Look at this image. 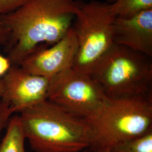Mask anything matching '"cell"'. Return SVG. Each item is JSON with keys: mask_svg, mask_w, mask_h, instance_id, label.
<instances>
[{"mask_svg": "<svg viewBox=\"0 0 152 152\" xmlns=\"http://www.w3.org/2000/svg\"><path fill=\"white\" fill-rule=\"evenodd\" d=\"M81 2L29 0L16 10L0 15L10 33L6 52L11 65L19 66L39 45L49 47L63 38L73 25Z\"/></svg>", "mask_w": 152, "mask_h": 152, "instance_id": "obj_1", "label": "cell"}, {"mask_svg": "<svg viewBox=\"0 0 152 152\" xmlns=\"http://www.w3.org/2000/svg\"><path fill=\"white\" fill-rule=\"evenodd\" d=\"M19 113L26 139L34 152H81L91 145L92 129L87 121L48 99Z\"/></svg>", "mask_w": 152, "mask_h": 152, "instance_id": "obj_2", "label": "cell"}, {"mask_svg": "<svg viewBox=\"0 0 152 152\" xmlns=\"http://www.w3.org/2000/svg\"><path fill=\"white\" fill-rule=\"evenodd\" d=\"M111 99L152 97V57L114 43L90 75Z\"/></svg>", "mask_w": 152, "mask_h": 152, "instance_id": "obj_3", "label": "cell"}, {"mask_svg": "<svg viewBox=\"0 0 152 152\" xmlns=\"http://www.w3.org/2000/svg\"><path fill=\"white\" fill-rule=\"evenodd\" d=\"M85 120L92 129L90 147L110 148L152 131V97L108 98L97 114Z\"/></svg>", "mask_w": 152, "mask_h": 152, "instance_id": "obj_4", "label": "cell"}, {"mask_svg": "<svg viewBox=\"0 0 152 152\" xmlns=\"http://www.w3.org/2000/svg\"><path fill=\"white\" fill-rule=\"evenodd\" d=\"M115 17L112 5L107 1L81 2L72 25L78 42L73 71L91 75L98 61L114 44Z\"/></svg>", "mask_w": 152, "mask_h": 152, "instance_id": "obj_5", "label": "cell"}, {"mask_svg": "<svg viewBox=\"0 0 152 152\" xmlns=\"http://www.w3.org/2000/svg\"><path fill=\"white\" fill-rule=\"evenodd\" d=\"M107 99L90 75L71 68L50 78L47 99L85 120L97 114Z\"/></svg>", "mask_w": 152, "mask_h": 152, "instance_id": "obj_6", "label": "cell"}, {"mask_svg": "<svg viewBox=\"0 0 152 152\" xmlns=\"http://www.w3.org/2000/svg\"><path fill=\"white\" fill-rule=\"evenodd\" d=\"M77 49V39L72 26L65 36L54 45L36 47L19 66L31 74L51 78L72 68Z\"/></svg>", "mask_w": 152, "mask_h": 152, "instance_id": "obj_7", "label": "cell"}, {"mask_svg": "<svg viewBox=\"0 0 152 152\" xmlns=\"http://www.w3.org/2000/svg\"><path fill=\"white\" fill-rule=\"evenodd\" d=\"M2 79L4 92L1 99L15 113L47 99L50 78L31 74L20 66L11 65Z\"/></svg>", "mask_w": 152, "mask_h": 152, "instance_id": "obj_8", "label": "cell"}, {"mask_svg": "<svg viewBox=\"0 0 152 152\" xmlns=\"http://www.w3.org/2000/svg\"><path fill=\"white\" fill-rule=\"evenodd\" d=\"M113 32L115 44L152 57V9L129 18L115 17Z\"/></svg>", "mask_w": 152, "mask_h": 152, "instance_id": "obj_9", "label": "cell"}, {"mask_svg": "<svg viewBox=\"0 0 152 152\" xmlns=\"http://www.w3.org/2000/svg\"><path fill=\"white\" fill-rule=\"evenodd\" d=\"M26 140L19 115L12 116L0 144V152H26Z\"/></svg>", "mask_w": 152, "mask_h": 152, "instance_id": "obj_10", "label": "cell"}, {"mask_svg": "<svg viewBox=\"0 0 152 152\" xmlns=\"http://www.w3.org/2000/svg\"><path fill=\"white\" fill-rule=\"evenodd\" d=\"M116 17L129 18L140 11L152 9V0H107Z\"/></svg>", "mask_w": 152, "mask_h": 152, "instance_id": "obj_11", "label": "cell"}, {"mask_svg": "<svg viewBox=\"0 0 152 152\" xmlns=\"http://www.w3.org/2000/svg\"><path fill=\"white\" fill-rule=\"evenodd\" d=\"M110 149L111 152H152V131L142 136L122 142Z\"/></svg>", "mask_w": 152, "mask_h": 152, "instance_id": "obj_12", "label": "cell"}, {"mask_svg": "<svg viewBox=\"0 0 152 152\" xmlns=\"http://www.w3.org/2000/svg\"><path fill=\"white\" fill-rule=\"evenodd\" d=\"M14 113H15L14 109L0 98V135Z\"/></svg>", "mask_w": 152, "mask_h": 152, "instance_id": "obj_13", "label": "cell"}, {"mask_svg": "<svg viewBox=\"0 0 152 152\" xmlns=\"http://www.w3.org/2000/svg\"><path fill=\"white\" fill-rule=\"evenodd\" d=\"M29 0H0V15L15 11Z\"/></svg>", "mask_w": 152, "mask_h": 152, "instance_id": "obj_14", "label": "cell"}, {"mask_svg": "<svg viewBox=\"0 0 152 152\" xmlns=\"http://www.w3.org/2000/svg\"><path fill=\"white\" fill-rule=\"evenodd\" d=\"M10 37V33L0 18V45H7Z\"/></svg>", "mask_w": 152, "mask_h": 152, "instance_id": "obj_15", "label": "cell"}, {"mask_svg": "<svg viewBox=\"0 0 152 152\" xmlns=\"http://www.w3.org/2000/svg\"><path fill=\"white\" fill-rule=\"evenodd\" d=\"M11 64L9 59L0 54V78L5 75L10 69Z\"/></svg>", "mask_w": 152, "mask_h": 152, "instance_id": "obj_16", "label": "cell"}, {"mask_svg": "<svg viewBox=\"0 0 152 152\" xmlns=\"http://www.w3.org/2000/svg\"><path fill=\"white\" fill-rule=\"evenodd\" d=\"M83 152H111L110 148H88Z\"/></svg>", "mask_w": 152, "mask_h": 152, "instance_id": "obj_17", "label": "cell"}, {"mask_svg": "<svg viewBox=\"0 0 152 152\" xmlns=\"http://www.w3.org/2000/svg\"><path fill=\"white\" fill-rule=\"evenodd\" d=\"M4 92V83L2 78H0V98L2 97Z\"/></svg>", "mask_w": 152, "mask_h": 152, "instance_id": "obj_18", "label": "cell"}]
</instances>
